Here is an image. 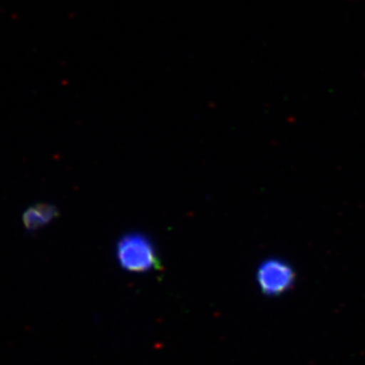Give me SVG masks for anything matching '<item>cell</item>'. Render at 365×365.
<instances>
[{
    "mask_svg": "<svg viewBox=\"0 0 365 365\" xmlns=\"http://www.w3.org/2000/svg\"><path fill=\"white\" fill-rule=\"evenodd\" d=\"M294 281V269L280 259H268L257 269L259 287L264 294L269 297L287 292Z\"/></svg>",
    "mask_w": 365,
    "mask_h": 365,
    "instance_id": "cell-2",
    "label": "cell"
},
{
    "mask_svg": "<svg viewBox=\"0 0 365 365\" xmlns=\"http://www.w3.org/2000/svg\"><path fill=\"white\" fill-rule=\"evenodd\" d=\"M116 259L120 267L134 273H145L159 267L153 243L141 234L123 236L116 245Z\"/></svg>",
    "mask_w": 365,
    "mask_h": 365,
    "instance_id": "cell-1",
    "label": "cell"
}]
</instances>
